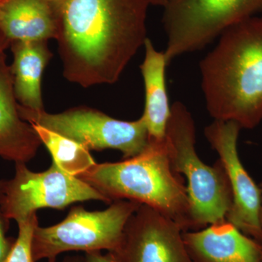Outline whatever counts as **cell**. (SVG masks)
<instances>
[{
  "instance_id": "cell-1",
  "label": "cell",
  "mask_w": 262,
  "mask_h": 262,
  "mask_svg": "<svg viewBox=\"0 0 262 262\" xmlns=\"http://www.w3.org/2000/svg\"><path fill=\"white\" fill-rule=\"evenodd\" d=\"M56 3L64 78L83 88L115 83L148 38V0Z\"/></svg>"
},
{
  "instance_id": "cell-2",
  "label": "cell",
  "mask_w": 262,
  "mask_h": 262,
  "mask_svg": "<svg viewBox=\"0 0 262 262\" xmlns=\"http://www.w3.org/2000/svg\"><path fill=\"white\" fill-rule=\"evenodd\" d=\"M200 68L210 115L241 129L257 126L262 120V15L222 33Z\"/></svg>"
},
{
  "instance_id": "cell-3",
  "label": "cell",
  "mask_w": 262,
  "mask_h": 262,
  "mask_svg": "<svg viewBox=\"0 0 262 262\" xmlns=\"http://www.w3.org/2000/svg\"><path fill=\"white\" fill-rule=\"evenodd\" d=\"M111 204L130 201L163 213L184 232L194 230L190 202L182 176L173 170L166 143L150 141L141 154L116 163H96L77 177Z\"/></svg>"
},
{
  "instance_id": "cell-4",
  "label": "cell",
  "mask_w": 262,
  "mask_h": 262,
  "mask_svg": "<svg viewBox=\"0 0 262 262\" xmlns=\"http://www.w3.org/2000/svg\"><path fill=\"white\" fill-rule=\"evenodd\" d=\"M195 125L182 102L174 103L166 129L165 143L173 170L187 179V193L194 230L226 220L232 203L227 173L220 160L210 166L195 149Z\"/></svg>"
},
{
  "instance_id": "cell-5",
  "label": "cell",
  "mask_w": 262,
  "mask_h": 262,
  "mask_svg": "<svg viewBox=\"0 0 262 262\" xmlns=\"http://www.w3.org/2000/svg\"><path fill=\"white\" fill-rule=\"evenodd\" d=\"M140 205L122 200L113 202L103 211H89L82 206L73 207L60 223L36 227L33 239L34 260L50 261L56 259L60 253L72 251L118 252L127 221Z\"/></svg>"
},
{
  "instance_id": "cell-6",
  "label": "cell",
  "mask_w": 262,
  "mask_h": 262,
  "mask_svg": "<svg viewBox=\"0 0 262 262\" xmlns=\"http://www.w3.org/2000/svg\"><path fill=\"white\" fill-rule=\"evenodd\" d=\"M262 14V0H173L164 8L167 62L203 49L232 26Z\"/></svg>"
},
{
  "instance_id": "cell-7",
  "label": "cell",
  "mask_w": 262,
  "mask_h": 262,
  "mask_svg": "<svg viewBox=\"0 0 262 262\" xmlns=\"http://www.w3.org/2000/svg\"><path fill=\"white\" fill-rule=\"evenodd\" d=\"M21 118L78 143L89 150H119L124 159L141 154L149 144L144 118L134 121L117 120L102 112L78 106L61 113L34 111L18 103Z\"/></svg>"
},
{
  "instance_id": "cell-8",
  "label": "cell",
  "mask_w": 262,
  "mask_h": 262,
  "mask_svg": "<svg viewBox=\"0 0 262 262\" xmlns=\"http://www.w3.org/2000/svg\"><path fill=\"white\" fill-rule=\"evenodd\" d=\"M15 164L14 176L4 180L0 195V208L8 221L18 222L41 208L62 210L77 202L108 203L94 188L65 173L54 163L40 173L29 170L25 163Z\"/></svg>"
},
{
  "instance_id": "cell-9",
  "label": "cell",
  "mask_w": 262,
  "mask_h": 262,
  "mask_svg": "<svg viewBox=\"0 0 262 262\" xmlns=\"http://www.w3.org/2000/svg\"><path fill=\"white\" fill-rule=\"evenodd\" d=\"M241 129L236 122L214 120L205 128V136L220 156L232 191V206L226 220L261 244L262 193L239 159L237 139Z\"/></svg>"
},
{
  "instance_id": "cell-10",
  "label": "cell",
  "mask_w": 262,
  "mask_h": 262,
  "mask_svg": "<svg viewBox=\"0 0 262 262\" xmlns=\"http://www.w3.org/2000/svg\"><path fill=\"white\" fill-rule=\"evenodd\" d=\"M183 232L168 217L140 205L127 221L116 253L123 262H193Z\"/></svg>"
},
{
  "instance_id": "cell-11",
  "label": "cell",
  "mask_w": 262,
  "mask_h": 262,
  "mask_svg": "<svg viewBox=\"0 0 262 262\" xmlns=\"http://www.w3.org/2000/svg\"><path fill=\"white\" fill-rule=\"evenodd\" d=\"M193 262H262L261 245L227 220L183 232Z\"/></svg>"
},
{
  "instance_id": "cell-12",
  "label": "cell",
  "mask_w": 262,
  "mask_h": 262,
  "mask_svg": "<svg viewBox=\"0 0 262 262\" xmlns=\"http://www.w3.org/2000/svg\"><path fill=\"white\" fill-rule=\"evenodd\" d=\"M41 145L34 127L19 114L13 75L5 54L0 60V158L27 163L36 156Z\"/></svg>"
},
{
  "instance_id": "cell-13",
  "label": "cell",
  "mask_w": 262,
  "mask_h": 262,
  "mask_svg": "<svg viewBox=\"0 0 262 262\" xmlns=\"http://www.w3.org/2000/svg\"><path fill=\"white\" fill-rule=\"evenodd\" d=\"M55 0H5L0 3V31L10 42L56 39Z\"/></svg>"
},
{
  "instance_id": "cell-14",
  "label": "cell",
  "mask_w": 262,
  "mask_h": 262,
  "mask_svg": "<svg viewBox=\"0 0 262 262\" xmlns=\"http://www.w3.org/2000/svg\"><path fill=\"white\" fill-rule=\"evenodd\" d=\"M48 41H13L10 49L13 56L10 65L13 91L19 105L34 111L45 110L42 96V78L53 54Z\"/></svg>"
},
{
  "instance_id": "cell-15",
  "label": "cell",
  "mask_w": 262,
  "mask_h": 262,
  "mask_svg": "<svg viewBox=\"0 0 262 262\" xmlns=\"http://www.w3.org/2000/svg\"><path fill=\"white\" fill-rule=\"evenodd\" d=\"M144 46L145 56L140 69L145 90V105L141 117L145 122L149 141H163L171 113L165 82V69L168 63L164 52L157 51L149 38Z\"/></svg>"
},
{
  "instance_id": "cell-16",
  "label": "cell",
  "mask_w": 262,
  "mask_h": 262,
  "mask_svg": "<svg viewBox=\"0 0 262 262\" xmlns=\"http://www.w3.org/2000/svg\"><path fill=\"white\" fill-rule=\"evenodd\" d=\"M31 125L51 154L53 163L65 173L79 177L96 165L89 150L83 146L40 125Z\"/></svg>"
},
{
  "instance_id": "cell-17",
  "label": "cell",
  "mask_w": 262,
  "mask_h": 262,
  "mask_svg": "<svg viewBox=\"0 0 262 262\" xmlns=\"http://www.w3.org/2000/svg\"><path fill=\"white\" fill-rule=\"evenodd\" d=\"M18 237L15 239L3 262H35L33 253V239L39 225L37 213L17 222Z\"/></svg>"
},
{
  "instance_id": "cell-18",
  "label": "cell",
  "mask_w": 262,
  "mask_h": 262,
  "mask_svg": "<svg viewBox=\"0 0 262 262\" xmlns=\"http://www.w3.org/2000/svg\"><path fill=\"white\" fill-rule=\"evenodd\" d=\"M4 180H0V195L3 189ZM8 221L5 218L1 208H0V262L4 261L7 255L11 248L14 241L7 237L6 232L8 229Z\"/></svg>"
},
{
  "instance_id": "cell-19",
  "label": "cell",
  "mask_w": 262,
  "mask_h": 262,
  "mask_svg": "<svg viewBox=\"0 0 262 262\" xmlns=\"http://www.w3.org/2000/svg\"><path fill=\"white\" fill-rule=\"evenodd\" d=\"M84 261L85 262H123L116 252L108 251L106 254H103L100 251L86 252Z\"/></svg>"
},
{
  "instance_id": "cell-20",
  "label": "cell",
  "mask_w": 262,
  "mask_h": 262,
  "mask_svg": "<svg viewBox=\"0 0 262 262\" xmlns=\"http://www.w3.org/2000/svg\"><path fill=\"white\" fill-rule=\"evenodd\" d=\"M10 41L8 39L4 34L0 31V60L4 55L6 54L5 51L10 48Z\"/></svg>"
},
{
  "instance_id": "cell-21",
  "label": "cell",
  "mask_w": 262,
  "mask_h": 262,
  "mask_svg": "<svg viewBox=\"0 0 262 262\" xmlns=\"http://www.w3.org/2000/svg\"><path fill=\"white\" fill-rule=\"evenodd\" d=\"M173 0H148L149 5H155V6H160L165 8L169 3H171Z\"/></svg>"
},
{
  "instance_id": "cell-22",
  "label": "cell",
  "mask_w": 262,
  "mask_h": 262,
  "mask_svg": "<svg viewBox=\"0 0 262 262\" xmlns=\"http://www.w3.org/2000/svg\"><path fill=\"white\" fill-rule=\"evenodd\" d=\"M49 262H56V259L50 260ZM61 262H85L84 258L80 257H70L67 258Z\"/></svg>"
},
{
  "instance_id": "cell-23",
  "label": "cell",
  "mask_w": 262,
  "mask_h": 262,
  "mask_svg": "<svg viewBox=\"0 0 262 262\" xmlns=\"http://www.w3.org/2000/svg\"><path fill=\"white\" fill-rule=\"evenodd\" d=\"M260 222H261V228H262V200H261V212H260ZM261 250H262V242H261Z\"/></svg>"
},
{
  "instance_id": "cell-24",
  "label": "cell",
  "mask_w": 262,
  "mask_h": 262,
  "mask_svg": "<svg viewBox=\"0 0 262 262\" xmlns=\"http://www.w3.org/2000/svg\"><path fill=\"white\" fill-rule=\"evenodd\" d=\"M5 0H0V3H3V2H5Z\"/></svg>"
},
{
  "instance_id": "cell-25",
  "label": "cell",
  "mask_w": 262,
  "mask_h": 262,
  "mask_svg": "<svg viewBox=\"0 0 262 262\" xmlns=\"http://www.w3.org/2000/svg\"><path fill=\"white\" fill-rule=\"evenodd\" d=\"M260 189H261V192H262V184H261V187H260Z\"/></svg>"
},
{
  "instance_id": "cell-26",
  "label": "cell",
  "mask_w": 262,
  "mask_h": 262,
  "mask_svg": "<svg viewBox=\"0 0 262 262\" xmlns=\"http://www.w3.org/2000/svg\"><path fill=\"white\" fill-rule=\"evenodd\" d=\"M55 1H57V0H55Z\"/></svg>"
}]
</instances>
